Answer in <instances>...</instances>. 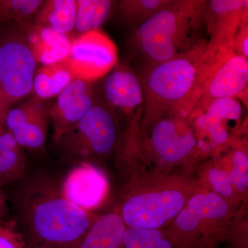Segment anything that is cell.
Masks as SVG:
<instances>
[{
  "label": "cell",
  "mask_w": 248,
  "mask_h": 248,
  "mask_svg": "<svg viewBox=\"0 0 248 248\" xmlns=\"http://www.w3.org/2000/svg\"><path fill=\"white\" fill-rule=\"evenodd\" d=\"M16 231L29 248H76L97 218L67 200L61 181L44 173L14 183Z\"/></svg>",
  "instance_id": "6da1fadb"
},
{
  "label": "cell",
  "mask_w": 248,
  "mask_h": 248,
  "mask_svg": "<svg viewBox=\"0 0 248 248\" xmlns=\"http://www.w3.org/2000/svg\"><path fill=\"white\" fill-rule=\"evenodd\" d=\"M192 169L134 167L117 210L126 228L163 229L169 225L200 188Z\"/></svg>",
  "instance_id": "7a4b0ae2"
},
{
  "label": "cell",
  "mask_w": 248,
  "mask_h": 248,
  "mask_svg": "<svg viewBox=\"0 0 248 248\" xmlns=\"http://www.w3.org/2000/svg\"><path fill=\"white\" fill-rule=\"evenodd\" d=\"M210 58L206 42L190 53L151 65L140 80L143 93L141 127L166 116L190 117L202 98Z\"/></svg>",
  "instance_id": "3957f363"
},
{
  "label": "cell",
  "mask_w": 248,
  "mask_h": 248,
  "mask_svg": "<svg viewBox=\"0 0 248 248\" xmlns=\"http://www.w3.org/2000/svg\"><path fill=\"white\" fill-rule=\"evenodd\" d=\"M205 0H172L170 4L136 28L133 43L151 65L195 50L203 37Z\"/></svg>",
  "instance_id": "277c9868"
},
{
  "label": "cell",
  "mask_w": 248,
  "mask_h": 248,
  "mask_svg": "<svg viewBox=\"0 0 248 248\" xmlns=\"http://www.w3.org/2000/svg\"><path fill=\"white\" fill-rule=\"evenodd\" d=\"M236 212L221 196L201 185L179 215L162 230L174 248H217L226 241Z\"/></svg>",
  "instance_id": "5b68a950"
},
{
  "label": "cell",
  "mask_w": 248,
  "mask_h": 248,
  "mask_svg": "<svg viewBox=\"0 0 248 248\" xmlns=\"http://www.w3.org/2000/svg\"><path fill=\"white\" fill-rule=\"evenodd\" d=\"M129 142L134 154L141 155L152 167L162 169L193 168L200 154L190 117L166 116L145 127L134 125Z\"/></svg>",
  "instance_id": "8992f818"
},
{
  "label": "cell",
  "mask_w": 248,
  "mask_h": 248,
  "mask_svg": "<svg viewBox=\"0 0 248 248\" xmlns=\"http://www.w3.org/2000/svg\"><path fill=\"white\" fill-rule=\"evenodd\" d=\"M118 139V125L111 110L93 105L58 141L67 153L83 159L81 162L90 163V159H102L112 154Z\"/></svg>",
  "instance_id": "52a82bcc"
},
{
  "label": "cell",
  "mask_w": 248,
  "mask_h": 248,
  "mask_svg": "<svg viewBox=\"0 0 248 248\" xmlns=\"http://www.w3.org/2000/svg\"><path fill=\"white\" fill-rule=\"evenodd\" d=\"M242 104L237 98L217 99L190 115L199 141L201 155L226 149L240 130Z\"/></svg>",
  "instance_id": "ba28073f"
},
{
  "label": "cell",
  "mask_w": 248,
  "mask_h": 248,
  "mask_svg": "<svg viewBox=\"0 0 248 248\" xmlns=\"http://www.w3.org/2000/svg\"><path fill=\"white\" fill-rule=\"evenodd\" d=\"M203 93L197 108H202L217 99L237 98L246 101L248 93V59L234 49L212 50ZM195 108V109H196Z\"/></svg>",
  "instance_id": "9c48e42d"
},
{
  "label": "cell",
  "mask_w": 248,
  "mask_h": 248,
  "mask_svg": "<svg viewBox=\"0 0 248 248\" xmlns=\"http://www.w3.org/2000/svg\"><path fill=\"white\" fill-rule=\"evenodd\" d=\"M118 62L115 44L99 30L81 34L72 41L68 56L61 62L75 79L91 83L110 73Z\"/></svg>",
  "instance_id": "30bf717a"
},
{
  "label": "cell",
  "mask_w": 248,
  "mask_h": 248,
  "mask_svg": "<svg viewBox=\"0 0 248 248\" xmlns=\"http://www.w3.org/2000/svg\"><path fill=\"white\" fill-rule=\"evenodd\" d=\"M36 65L35 57L21 39L0 43V93L11 105L33 89Z\"/></svg>",
  "instance_id": "8fae6325"
},
{
  "label": "cell",
  "mask_w": 248,
  "mask_h": 248,
  "mask_svg": "<svg viewBox=\"0 0 248 248\" xmlns=\"http://www.w3.org/2000/svg\"><path fill=\"white\" fill-rule=\"evenodd\" d=\"M248 0L207 1L203 14L208 46L212 50L232 48L235 35L248 16Z\"/></svg>",
  "instance_id": "7c38bea8"
},
{
  "label": "cell",
  "mask_w": 248,
  "mask_h": 248,
  "mask_svg": "<svg viewBox=\"0 0 248 248\" xmlns=\"http://www.w3.org/2000/svg\"><path fill=\"white\" fill-rule=\"evenodd\" d=\"M61 187L67 200L91 213L105 202L109 184L102 170L91 163L79 162L61 181Z\"/></svg>",
  "instance_id": "4fadbf2b"
},
{
  "label": "cell",
  "mask_w": 248,
  "mask_h": 248,
  "mask_svg": "<svg viewBox=\"0 0 248 248\" xmlns=\"http://www.w3.org/2000/svg\"><path fill=\"white\" fill-rule=\"evenodd\" d=\"M93 106L90 83L74 79L58 94V100L50 111L54 138L58 141Z\"/></svg>",
  "instance_id": "5bb4252c"
},
{
  "label": "cell",
  "mask_w": 248,
  "mask_h": 248,
  "mask_svg": "<svg viewBox=\"0 0 248 248\" xmlns=\"http://www.w3.org/2000/svg\"><path fill=\"white\" fill-rule=\"evenodd\" d=\"M29 47L36 61L45 66L60 63L68 56L72 41L66 34H62L38 24L21 22Z\"/></svg>",
  "instance_id": "9a60e30c"
},
{
  "label": "cell",
  "mask_w": 248,
  "mask_h": 248,
  "mask_svg": "<svg viewBox=\"0 0 248 248\" xmlns=\"http://www.w3.org/2000/svg\"><path fill=\"white\" fill-rule=\"evenodd\" d=\"M108 102L126 113L143 109V93L141 81L128 68L120 67L108 77L104 84Z\"/></svg>",
  "instance_id": "2e32d148"
},
{
  "label": "cell",
  "mask_w": 248,
  "mask_h": 248,
  "mask_svg": "<svg viewBox=\"0 0 248 248\" xmlns=\"http://www.w3.org/2000/svg\"><path fill=\"white\" fill-rule=\"evenodd\" d=\"M125 229L117 210L98 216L76 248H122Z\"/></svg>",
  "instance_id": "e0dca14e"
},
{
  "label": "cell",
  "mask_w": 248,
  "mask_h": 248,
  "mask_svg": "<svg viewBox=\"0 0 248 248\" xmlns=\"http://www.w3.org/2000/svg\"><path fill=\"white\" fill-rule=\"evenodd\" d=\"M205 165L197 177L201 185L221 196L232 205L237 208L242 201L239 198L232 181L231 170L224 155Z\"/></svg>",
  "instance_id": "ac0fdd59"
},
{
  "label": "cell",
  "mask_w": 248,
  "mask_h": 248,
  "mask_svg": "<svg viewBox=\"0 0 248 248\" xmlns=\"http://www.w3.org/2000/svg\"><path fill=\"white\" fill-rule=\"evenodd\" d=\"M76 11L75 0H50L39 11L36 24L67 35L76 27Z\"/></svg>",
  "instance_id": "d6986e66"
},
{
  "label": "cell",
  "mask_w": 248,
  "mask_h": 248,
  "mask_svg": "<svg viewBox=\"0 0 248 248\" xmlns=\"http://www.w3.org/2000/svg\"><path fill=\"white\" fill-rule=\"evenodd\" d=\"M240 130L224 152L231 170L232 181L241 201L247 196L248 187V155L246 141L239 137Z\"/></svg>",
  "instance_id": "ffe728a7"
},
{
  "label": "cell",
  "mask_w": 248,
  "mask_h": 248,
  "mask_svg": "<svg viewBox=\"0 0 248 248\" xmlns=\"http://www.w3.org/2000/svg\"><path fill=\"white\" fill-rule=\"evenodd\" d=\"M74 79L62 62L44 66L35 72L32 90L39 97H53L58 95Z\"/></svg>",
  "instance_id": "44dd1931"
},
{
  "label": "cell",
  "mask_w": 248,
  "mask_h": 248,
  "mask_svg": "<svg viewBox=\"0 0 248 248\" xmlns=\"http://www.w3.org/2000/svg\"><path fill=\"white\" fill-rule=\"evenodd\" d=\"M77 30L81 33L99 30L110 14L112 1L109 0L76 1Z\"/></svg>",
  "instance_id": "7402d4cb"
},
{
  "label": "cell",
  "mask_w": 248,
  "mask_h": 248,
  "mask_svg": "<svg viewBox=\"0 0 248 248\" xmlns=\"http://www.w3.org/2000/svg\"><path fill=\"white\" fill-rule=\"evenodd\" d=\"M48 112L41 108L27 123L11 133L19 146L37 149L44 146L46 138Z\"/></svg>",
  "instance_id": "603a6c76"
},
{
  "label": "cell",
  "mask_w": 248,
  "mask_h": 248,
  "mask_svg": "<svg viewBox=\"0 0 248 248\" xmlns=\"http://www.w3.org/2000/svg\"><path fill=\"white\" fill-rule=\"evenodd\" d=\"M172 0H123L119 3L122 19L138 27L155 14L170 4Z\"/></svg>",
  "instance_id": "cb8c5ba5"
},
{
  "label": "cell",
  "mask_w": 248,
  "mask_h": 248,
  "mask_svg": "<svg viewBox=\"0 0 248 248\" xmlns=\"http://www.w3.org/2000/svg\"><path fill=\"white\" fill-rule=\"evenodd\" d=\"M122 248H174L162 229L126 228Z\"/></svg>",
  "instance_id": "d4e9b609"
},
{
  "label": "cell",
  "mask_w": 248,
  "mask_h": 248,
  "mask_svg": "<svg viewBox=\"0 0 248 248\" xmlns=\"http://www.w3.org/2000/svg\"><path fill=\"white\" fill-rule=\"evenodd\" d=\"M25 170L20 148L0 151V187L9 186L22 178Z\"/></svg>",
  "instance_id": "484cf974"
},
{
  "label": "cell",
  "mask_w": 248,
  "mask_h": 248,
  "mask_svg": "<svg viewBox=\"0 0 248 248\" xmlns=\"http://www.w3.org/2000/svg\"><path fill=\"white\" fill-rule=\"evenodd\" d=\"M40 0H0V22H18L31 17L43 4Z\"/></svg>",
  "instance_id": "4316f807"
},
{
  "label": "cell",
  "mask_w": 248,
  "mask_h": 248,
  "mask_svg": "<svg viewBox=\"0 0 248 248\" xmlns=\"http://www.w3.org/2000/svg\"><path fill=\"white\" fill-rule=\"evenodd\" d=\"M42 108L40 103L31 100L21 107L9 110L4 121L8 131L13 133L16 129L22 126Z\"/></svg>",
  "instance_id": "83f0119b"
},
{
  "label": "cell",
  "mask_w": 248,
  "mask_h": 248,
  "mask_svg": "<svg viewBox=\"0 0 248 248\" xmlns=\"http://www.w3.org/2000/svg\"><path fill=\"white\" fill-rule=\"evenodd\" d=\"M0 248H27L13 221L0 222Z\"/></svg>",
  "instance_id": "f1b7e54d"
},
{
  "label": "cell",
  "mask_w": 248,
  "mask_h": 248,
  "mask_svg": "<svg viewBox=\"0 0 248 248\" xmlns=\"http://www.w3.org/2000/svg\"><path fill=\"white\" fill-rule=\"evenodd\" d=\"M248 24L245 22L240 27L234 40V51L239 55L248 59Z\"/></svg>",
  "instance_id": "f546056e"
},
{
  "label": "cell",
  "mask_w": 248,
  "mask_h": 248,
  "mask_svg": "<svg viewBox=\"0 0 248 248\" xmlns=\"http://www.w3.org/2000/svg\"><path fill=\"white\" fill-rule=\"evenodd\" d=\"M20 147L17 144L14 135L9 131H4L0 136V151H11L19 149Z\"/></svg>",
  "instance_id": "4dcf8cb0"
},
{
  "label": "cell",
  "mask_w": 248,
  "mask_h": 248,
  "mask_svg": "<svg viewBox=\"0 0 248 248\" xmlns=\"http://www.w3.org/2000/svg\"><path fill=\"white\" fill-rule=\"evenodd\" d=\"M10 103L6 100L2 94L0 93V124H4L5 118L9 112V107H11ZM0 124V127H1Z\"/></svg>",
  "instance_id": "1f68e13d"
},
{
  "label": "cell",
  "mask_w": 248,
  "mask_h": 248,
  "mask_svg": "<svg viewBox=\"0 0 248 248\" xmlns=\"http://www.w3.org/2000/svg\"><path fill=\"white\" fill-rule=\"evenodd\" d=\"M7 213L6 195L0 187V222L4 221V217Z\"/></svg>",
  "instance_id": "d6a6232c"
},
{
  "label": "cell",
  "mask_w": 248,
  "mask_h": 248,
  "mask_svg": "<svg viewBox=\"0 0 248 248\" xmlns=\"http://www.w3.org/2000/svg\"><path fill=\"white\" fill-rule=\"evenodd\" d=\"M4 131V130H3L2 127H0V136H1V134H2Z\"/></svg>",
  "instance_id": "836d02e7"
},
{
  "label": "cell",
  "mask_w": 248,
  "mask_h": 248,
  "mask_svg": "<svg viewBox=\"0 0 248 248\" xmlns=\"http://www.w3.org/2000/svg\"></svg>",
  "instance_id": "e575fe53"
}]
</instances>
